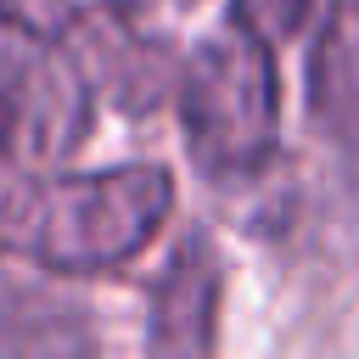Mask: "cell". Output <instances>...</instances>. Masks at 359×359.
<instances>
[{
	"instance_id": "3",
	"label": "cell",
	"mask_w": 359,
	"mask_h": 359,
	"mask_svg": "<svg viewBox=\"0 0 359 359\" xmlns=\"http://www.w3.org/2000/svg\"><path fill=\"white\" fill-rule=\"evenodd\" d=\"M90 129V84L62 45H0V174L56 168Z\"/></svg>"
},
{
	"instance_id": "10",
	"label": "cell",
	"mask_w": 359,
	"mask_h": 359,
	"mask_svg": "<svg viewBox=\"0 0 359 359\" xmlns=\"http://www.w3.org/2000/svg\"><path fill=\"white\" fill-rule=\"evenodd\" d=\"M174 6H196V0H174Z\"/></svg>"
},
{
	"instance_id": "8",
	"label": "cell",
	"mask_w": 359,
	"mask_h": 359,
	"mask_svg": "<svg viewBox=\"0 0 359 359\" xmlns=\"http://www.w3.org/2000/svg\"><path fill=\"white\" fill-rule=\"evenodd\" d=\"M337 0H236V17L247 34H258L264 45H280V39H297L303 28H314Z\"/></svg>"
},
{
	"instance_id": "9",
	"label": "cell",
	"mask_w": 359,
	"mask_h": 359,
	"mask_svg": "<svg viewBox=\"0 0 359 359\" xmlns=\"http://www.w3.org/2000/svg\"><path fill=\"white\" fill-rule=\"evenodd\" d=\"M0 22L17 34V39H39V45H56L73 22V6L67 0H0Z\"/></svg>"
},
{
	"instance_id": "5",
	"label": "cell",
	"mask_w": 359,
	"mask_h": 359,
	"mask_svg": "<svg viewBox=\"0 0 359 359\" xmlns=\"http://www.w3.org/2000/svg\"><path fill=\"white\" fill-rule=\"evenodd\" d=\"M213 320H219V258L208 241H185L163 286L151 292V348L157 353H208L213 348Z\"/></svg>"
},
{
	"instance_id": "4",
	"label": "cell",
	"mask_w": 359,
	"mask_h": 359,
	"mask_svg": "<svg viewBox=\"0 0 359 359\" xmlns=\"http://www.w3.org/2000/svg\"><path fill=\"white\" fill-rule=\"evenodd\" d=\"M73 67L84 73L90 90H107L123 112H151L168 90V50L163 34H151L135 11L118 6H95V11H73L67 34L56 39Z\"/></svg>"
},
{
	"instance_id": "1",
	"label": "cell",
	"mask_w": 359,
	"mask_h": 359,
	"mask_svg": "<svg viewBox=\"0 0 359 359\" xmlns=\"http://www.w3.org/2000/svg\"><path fill=\"white\" fill-rule=\"evenodd\" d=\"M174 208V180L157 163H123L79 180H22L0 191V241L22 247L45 269L101 275L129 264Z\"/></svg>"
},
{
	"instance_id": "7",
	"label": "cell",
	"mask_w": 359,
	"mask_h": 359,
	"mask_svg": "<svg viewBox=\"0 0 359 359\" xmlns=\"http://www.w3.org/2000/svg\"><path fill=\"white\" fill-rule=\"evenodd\" d=\"M90 325L84 309L50 292H11L0 303V353H84Z\"/></svg>"
},
{
	"instance_id": "6",
	"label": "cell",
	"mask_w": 359,
	"mask_h": 359,
	"mask_svg": "<svg viewBox=\"0 0 359 359\" xmlns=\"http://www.w3.org/2000/svg\"><path fill=\"white\" fill-rule=\"evenodd\" d=\"M309 112L337 146L359 151V0L325 11L309 56Z\"/></svg>"
},
{
	"instance_id": "2",
	"label": "cell",
	"mask_w": 359,
	"mask_h": 359,
	"mask_svg": "<svg viewBox=\"0 0 359 359\" xmlns=\"http://www.w3.org/2000/svg\"><path fill=\"white\" fill-rule=\"evenodd\" d=\"M180 118L202 174H258L280 135V79L269 45L241 22L219 28L180 73Z\"/></svg>"
}]
</instances>
